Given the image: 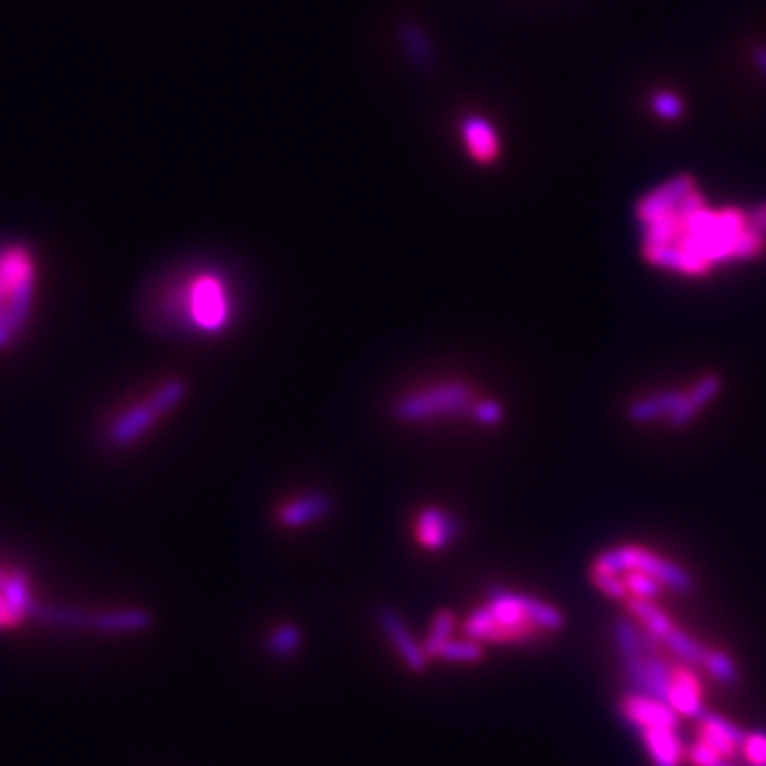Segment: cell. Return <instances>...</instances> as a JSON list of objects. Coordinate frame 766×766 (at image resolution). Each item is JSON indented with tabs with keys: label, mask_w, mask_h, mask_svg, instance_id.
Here are the masks:
<instances>
[{
	"label": "cell",
	"mask_w": 766,
	"mask_h": 766,
	"mask_svg": "<svg viewBox=\"0 0 766 766\" xmlns=\"http://www.w3.org/2000/svg\"><path fill=\"white\" fill-rule=\"evenodd\" d=\"M635 215L643 226L646 263L685 277H705L713 266L763 256L766 235L735 206L711 209L690 175H678L646 194Z\"/></svg>",
	"instance_id": "1"
},
{
	"label": "cell",
	"mask_w": 766,
	"mask_h": 766,
	"mask_svg": "<svg viewBox=\"0 0 766 766\" xmlns=\"http://www.w3.org/2000/svg\"><path fill=\"white\" fill-rule=\"evenodd\" d=\"M465 637L479 643L526 646L545 632L564 628L561 609L547 600L515 589L492 588L481 607L462 624Z\"/></svg>",
	"instance_id": "2"
},
{
	"label": "cell",
	"mask_w": 766,
	"mask_h": 766,
	"mask_svg": "<svg viewBox=\"0 0 766 766\" xmlns=\"http://www.w3.org/2000/svg\"><path fill=\"white\" fill-rule=\"evenodd\" d=\"M178 307L173 320L183 322L192 332L217 337L235 320V298L231 286L220 273L192 275L178 288Z\"/></svg>",
	"instance_id": "3"
},
{
	"label": "cell",
	"mask_w": 766,
	"mask_h": 766,
	"mask_svg": "<svg viewBox=\"0 0 766 766\" xmlns=\"http://www.w3.org/2000/svg\"><path fill=\"white\" fill-rule=\"evenodd\" d=\"M34 298V266L22 247L0 249V350L26 326Z\"/></svg>",
	"instance_id": "4"
},
{
	"label": "cell",
	"mask_w": 766,
	"mask_h": 766,
	"mask_svg": "<svg viewBox=\"0 0 766 766\" xmlns=\"http://www.w3.org/2000/svg\"><path fill=\"white\" fill-rule=\"evenodd\" d=\"M475 401L477 398L469 383L447 380L401 396L394 403L392 413L403 424H424L471 415Z\"/></svg>",
	"instance_id": "5"
},
{
	"label": "cell",
	"mask_w": 766,
	"mask_h": 766,
	"mask_svg": "<svg viewBox=\"0 0 766 766\" xmlns=\"http://www.w3.org/2000/svg\"><path fill=\"white\" fill-rule=\"evenodd\" d=\"M592 571H605L616 575L628 571H643L656 577L664 588L675 589L679 594H690L694 589V579L685 568L678 566L675 562L660 558L658 554L639 545H621L598 554L596 561L592 562Z\"/></svg>",
	"instance_id": "6"
},
{
	"label": "cell",
	"mask_w": 766,
	"mask_h": 766,
	"mask_svg": "<svg viewBox=\"0 0 766 766\" xmlns=\"http://www.w3.org/2000/svg\"><path fill=\"white\" fill-rule=\"evenodd\" d=\"M619 715L637 735L646 728H675L679 731V715L671 705L651 699L639 692H628L619 701Z\"/></svg>",
	"instance_id": "7"
},
{
	"label": "cell",
	"mask_w": 766,
	"mask_h": 766,
	"mask_svg": "<svg viewBox=\"0 0 766 766\" xmlns=\"http://www.w3.org/2000/svg\"><path fill=\"white\" fill-rule=\"evenodd\" d=\"M415 541L428 550V552H441L449 547L458 534H460V522L439 507H426L417 513L415 524Z\"/></svg>",
	"instance_id": "8"
},
{
	"label": "cell",
	"mask_w": 766,
	"mask_h": 766,
	"mask_svg": "<svg viewBox=\"0 0 766 766\" xmlns=\"http://www.w3.org/2000/svg\"><path fill=\"white\" fill-rule=\"evenodd\" d=\"M667 705H671L678 715L701 717L705 713L701 701V681L692 667L678 664L671 671V683L667 692Z\"/></svg>",
	"instance_id": "9"
},
{
	"label": "cell",
	"mask_w": 766,
	"mask_h": 766,
	"mask_svg": "<svg viewBox=\"0 0 766 766\" xmlns=\"http://www.w3.org/2000/svg\"><path fill=\"white\" fill-rule=\"evenodd\" d=\"M462 146L477 164H492L501 156V139L490 119L471 116L462 121Z\"/></svg>",
	"instance_id": "10"
},
{
	"label": "cell",
	"mask_w": 766,
	"mask_h": 766,
	"mask_svg": "<svg viewBox=\"0 0 766 766\" xmlns=\"http://www.w3.org/2000/svg\"><path fill=\"white\" fill-rule=\"evenodd\" d=\"M380 624H382V630L390 639L392 648L396 649V653L403 658V662L412 669L413 673H424L428 667V658H426L422 646L413 639L403 618L394 609H382Z\"/></svg>",
	"instance_id": "11"
},
{
	"label": "cell",
	"mask_w": 766,
	"mask_h": 766,
	"mask_svg": "<svg viewBox=\"0 0 766 766\" xmlns=\"http://www.w3.org/2000/svg\"><path fill=\"white\" fill-rule=\"evenodd\" d=\"M701 726H699V738L703 743H708L711 749H715L722 758H733L741 749L743 741H745V731H741L737 724H733L731 720H726L724 715L717 713H703L701 717Z\"/></svg>",
	"instance_id": "12"
},
{
	"label": "cell",
	"mask_w": 766,
	"mask_h": 766,
	"mask_svg": "<svg viewBox=\"0 0 766 766\" xmlns=\"http://www.w3.org/2000/svg\"><path fill=\"white\" fill-rule=\"evenodd\" d=\"M330 511V499L325 492H307L292 501L284 502L277 511V520L286 529H305L325 520Z\"/></svg>",
	"instance_id": "13"
},
{
	"label": "cell",
	"mask_w": 766,
	"mask_h": 766,
	"mask_svg": "<svg viewBox=\"0 0 766 766\" xmlns=\"http://www.w3.org/2000/svg\"><path fill=\"white\" fill-rule=\"evenodd\" d=\"M160 417L162 415L156 412V407L149 401L139 403V405L121 413L118 419L111 424L109 441L116 443V445H130V443L139 441L158 424Z\"/></svg>",
	"instance_id": "14"
},
{
	"label": "cell",
	"mask_w": 766,
	"mask_h": 766,
	"mask_svg": "<svg viewBox=\"0 0 766 766\" xmlns=\"http://www.w3.org/2000/svg\"><path fill=\"white\" fill-rule=\"evenodd\" d=\"M720 390H722V380L717 375H705L688 394L681 396L678 409L669 415L667 422L671 424V428L688 426L699 413L703 412V407H708L709 403L720 394Z\"/></svg>",
	"instance_id": "15"
},
{
	"label": "cell",
	"mask_w": 766,
	"mask_h": 766,
	"mask_svg": "<svg viewBox=\"0 0 766 766\" xmlns=\"http://www.w3.org/2000/svg\"><path fill=\"white\" fill-rule=\"evenodd\" d=\"M153 626V618L146 609H116L89 616V628L103 635L146 632Z\"/></svg>",
	"instance_id": "16"
},
{
	"label": "cell",
	"mask_w": 766,
	"mask_h": 766,
	"mask_svg": "<svg viewBox=\"0 0 766 766\" xmlns=\"http://www.w3.org/2000/svg\"><path fill=\"white\" fill-rule=\"evenodd\" d=\"M653 766H681L683 741L675 728H646L639 733Z\"/></svg>",
	"instance_id": "17"
},
{
	"label": "cell",
	"mask_w": 766,
	"mask_h": 766,
	"mask_svg": "<svg viewBox=\"0 0 766 766\" xmlns=\"http://www.w3.org/2000/svg\"><path fill=\"white\" fill-rule=\"evenodd\" d=\"M681 392L678 390H667L660 394H653L648 398H641L637 403H632L628 407V417L635 424H648L656 419H669V415L678 409L679 401H681Z\"/></svg>",
	"instance_id": "18"
},
{
	"label": "cell",
	"mask_w": 766,
	"mask_h": 766,
	"mask_svg": "<svg viewBox=\"0 0 766 766\" xmlns=\"http://www.w3.org/2000/svg\"><path fill=\"white\" fill-rule=\"evenodd\" d=\"M628 611L643 624V630L649 632L653 639H658L660 643L664 641V637L675 628L673 619L669 618L658 605H653V600H641V598H628L626 600Z\"/></svg>",
	"instance_id": "19"
},
{
	"label": "cell",
	"mask_w": 766,
	"mask_h": 766,
	"mask_svg": "<svg viewBox=\"0 0 766 766\" xmlns=\"http://www.w3.org/2000/svg\"><path fill=\"white\" fill-rule=\"evenodd\" d=\"M662 646H667L669 651H673L683 664H688L692 669L705 667L709 649L703 643H699L694 637H690L685 630L678 628V626L664 637Z\"/></svg>",
	"instance_id": "20"
},
{
	"label": "cell",
	"mask_w": 766,
	"mask_h": 766,
	"mask_svg": "<svg viewBox=\"0 0 766 766\" xmlns=\"http://www.w3.org/2000/svg\"><path fill=\"white\" fill-rule=\"evenodd\" d=\"M456 626H458V618H456V614H451V611H439V614L435 616L433 624H430V630H428V637H426V641H424V646H422L428 660H435V658H437L439 649L454 637Z\"/></svg>",
	"instance_id": "21"
},
{
	"label": "cell",
	"mask_w": 766,
	"mask_h": 766,
	"mask_svg": "<svg viewBox=\"0 0 766 766\" xmlns=\"http://www.w3.org/2000/svg\"><path fill=\"white\" fill-rule=\"evenodd\" d=\"M439 660L454 662V664H475L483 658V643L475 641L471 637L465 639H449L437 653Z\"/></svg>",
	"instance_id": "22"
},
{
	"label": "cell",
	"mask_w": 766,
	"mask_h": 766,
	"mask_svg": "<svg viewBox=\"0 0 766 766\" xmlns=\"http://www.w3.org/2000/svg\"><path fill=\"white\" fill-rule=\"evenodd\" d=\"M621 582L624 586L628 589L630 598H641V600H656L662 596L664 592V586L651 577L648 573L643 571H628V573H621Z\"/></svg>",
	"instance_id": "23"
},
{
	"label": "cell",
	"mask_w": 766,
	"mask_h": 766,
	"mask_svg": "<svg viewBox=\"0 0 766 766\" xmlns=\"http://www.w3.org/2000/svg\"><path fill=\"white\" fill-rule=\"evenodd\" d=\"M185 394H188V383L183 380H169L158 385L148 401L156 407V412L167 415L178 407L179 403L185 398Z\"/></svg>",
	"instance_id": "24"
},
{
	"label": "cell",
	"mask_w": 766,
	"mask_h": 766,
	"mask_svg": "<svg viewBox=\"0 0 766 766\" xmlns=\"http://www.w3.org/2000/svg\"><path fill=\"white\" fill-rule=\"evenodd\" d=\"M705 669L709 675L722 685H735L738 681V669L735 660L722 649H709Z\"/></svg>",
	"instance_id": "25"
},
{
	"label": "cell",
	"mask_w": 766,
	"mask_h": 766,
	"mask_svg": "<svg viewBox=\"0 0 766 766\" xmlns=\"http://www.w3.org/2000/svg\"><path fill=\"white\" fill-rule=\"evenodd\" d=\"M300 643H302V635L295 624L277 626L268 637V649L277 658H290L296 649L300 648Z\"/></svg>",
	"instance_id": "26"
},
{
	"label": "cell",
	"mask_w": 766,
	"mask_h": 766,
	"mask_svg": "<svg viewBox=\"0 0 766 766\" xmlns=\"http://www.w3.org/2000/svg\"><path fill=\"white\" fill-rule=\"evenodd\" d=\"M589 579L596 588L600 589L605 596L614 598V600H628L630 594L628 589L624 586L621 582V575H616V573H605V571H589Z\"/></svg>",
	"instance_id": "27"
},
{
	"label": "cell",
	"mask_w": 766,
	"mask_h": 766,
	"mask_svg": "<svg viewBox=\"0 0 766 766\" xmlns=\"http://www.w3.org/2000/svg\"><path fill=\"white\" fill-rule=\"evenodd\" d=\"M471 417L483 428H494L504 419V407L499 401L492 398H483V401H475L472 405Z\"/></svg>",
	"instance_id": "28"
},
{
	"label": "cell",
	"mask_w": 766,
	"mask_h": 766,
	"mask_svg": "<svg viewBox=\"0 0 766 766\" xmlns=\"http://www.w3.org/2000/svg\"><path fill=\"white\" fill-rule=\"evenodd\" d=\"M741 752L747 760V765L766 766V733L765 731H756V733H747L745 741L741 745Z\"/></svg>",
	"instance_id": "29"
},
{
	"label": "cell",
	"mask_w": 766,
	"mask_h": 766,
	"mask_svg": "<svg viewBox=\"0 0 766 766\" xmlns=\"http://www.w3.org/2000/svg\"><path fill=\"white\" fill-rule=\"evenodd\" d=\"M651 107L662 119H679L683 116V100L671 92L656 94L651 98Z\"/></svg>",
	"instance_id": "30"
},
{
	"label": "cell",
	"mask_w": 766,
	"mask_h": 766,
	"mask_svg": "<svg viewBox=\"0 0 766 766\" xmlns=\"http://www.w3.org/2000/svg\"><path fill=\"white\" fill-rule=\"evenodd\" d=\"M688 758L692 760L694 766H720L726 758H722L715 749H711L708 743H703L701 738L696 743L690 745L688 749Z\"/></svg>",
	"instance_id": "31"
},
{
	"label": "cell",
	"mask_w": 766,
	"mask_h": 766,
	"mask_svg": "<svg viewBox=\"0 0 766 766\" xmlns=\"http://www.w3.org/2000/svg\"><path fill=\"white\" fill-rule=\"evenodd\" d=\"M22 621V616L9 605V600L0 592V628H13Z\"/></svg>",
	"instance_id": "32"
},
{
	"label": "cell",
	"mask_w": 766,
	"mask_h": 766,
	"mask_svg": "<svg viewBox=\"0 0 766 766\" xmlns=\"http://www.w3.org/2000/svg\"><path fill=\"white\" fill-rule=\"evenodd\" d=\"M747 213H749V224L766 235V205L756 206Z\"/></svg>",
	"instance_id": "33"
},
{
	"label": "cell",
	"mask_w": 766,
	"mask_h": 766,
	"mask_svg": "<svg viewBox=\"0 0 766 766\" xmlns=\"http://www.w3.org/2000/svg\"><path fill=\"white\" fill-rule=\"evenodd\" d=\"M756 62H758V66L766 73V47L756 50Z\"/></svg>",
	"instance_id": "34"
},
{
	"label": "cell",
	"mask_w": 766,
	"mask_h": 766,
	"mask_svg": "<svg viewBox=\"0 0 766 766\" xmlns=\"http://www.w3.org/2000/svg\"><path fill=\"white\" fill-rule=\"evenodd\" d=\"M720 766H733V765H731V763H728V760H724V763H722V765H720Z\"/></svg>",
	"instance_id": "35"
}]
</instances>
